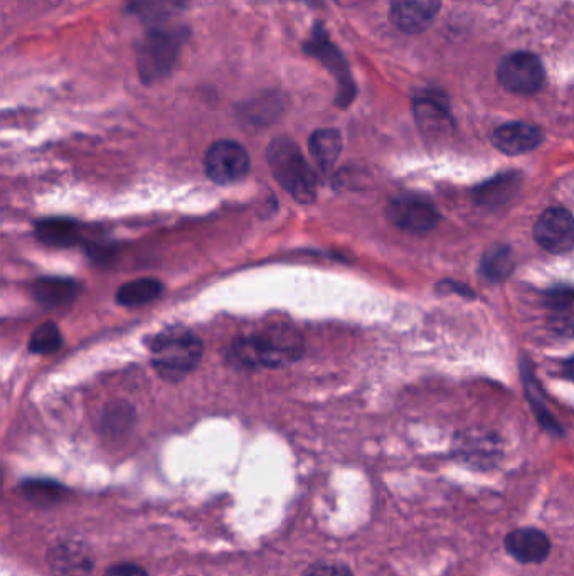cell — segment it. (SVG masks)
Returning <instances> with one entry per match:
<instances>
[{"label": "cell", "mask_w": 574, "mask_h": 576, "mask_svg": "<svg viewBox=\"0 0 574 576\" xmlns=\"http://www.w3.org/2000/svg\"><path fill=\"white\" fill-rule=\"evenodd\" d=\"M302 352L300 332L288 327H272L260 334L236 339L228 356L238 368H282L295 363Z\"/></svg>", "instance_id": "6da1fadb"}, {"label": "cell", "mask_w": 574, "mask_h": 576, "mask_svg": "<svg viewBox=\"0 0 574 576\" xmlns=\"http://www.w3.org/2000/svg\"><path fill=\"white\" fill-rule=\"evenodd\" d=\"M268 166L278 184L300 204H312L317 199V177L302 150L293 140L278 137L266 150Z\"/></svg>", "instance_id": "7a4b0ae2"}, {"label": "cell", "mask_w": 574, "mask_h": 576, "mask_svg": "<svg viewBox=\"0 0 574 576\" xmlns=\"http://www.w3.org/2000/svg\"><path fill=\"white\" fill-rule=\"evenodd\" d=\"M152 364L165 379L184 378L199 366L202 359V341L184 327H171L159 332L149 342Z\"/></svg>", "instance_id": "3957f363"}, {"label": "cell", "mask_w": 574, "mask_h": 576, "mask_svg": "<svg viewBox=\"0 0 574 576\" xmlns=\"http://www.w3.org/2000/svg\"><path fill=\"white\" fill-rule=\"evenodd\" d=\"M497 80L504 90L516 95H534L546 80L543 61L529 51H514L500 59Z\"/></svg>", "instance_id": "277c9868"}, {"label": "cell", "mask_w": 574, "mask_h": 576, "mask_svg": "<svg viewBox=\"0 0 574 576\" xmlns=\"http://www.w3.org/2000/svg\"><path fill=\"white\" fill-rule=\"evenodd\" d=\"M204 169L209 179L216 184H234L248 176L250 155L243 145L234 140H219L206 152Z\"/></svg>", "instance_id": "5b68a950"}, {"label": "cell", "mask_w": 574, "mask_h": 576, "mask_svg": "<svg viewBox=\"0 0 574 576\" xmlns=\"http://www.w3.org/2000/svg\"><path fill=\"white\" fill-rule=\"evenodd\" d=\"M534 236H536L537 243L553 255H564L573 251V214L563 208L546 209L537 219Z\"/></svg>", "instance_id": "8992f818"}, {"label": "cell", "mask_w": 574, "mask_h": 576, "mask_svg": "<svg viewBox=\"0 0 574 576\" xmlns=\"http://www.w3.org/2000/svg\"><path fill=\"white\" fill-rule=\"evenodd\" d=\"M176 58L177 39L165 32H150L139 48L140 75L145 81L159 80L171 71Z\"/></svg>", "instance_id": "52a82bcc"}, {"label": "cell", "mask_w": 574, "mask_h": 576, "mask_svg": "<svg viewBox=\"0 0 574 576\" xmlns=\"http://www.w3.org/2000/svg\"><path fill=\"white\" fill-rule=\"evenodd\" d=\"M388 216L394 226L408 233H428L438 224V213L428 199L406 194L391 201Z\"/></svg>", "instance_id": "ba28073f"}, {"label": "cell", "mask_w": 574, "mask_h": 576, "mask_svg": "<svg viewBox=\"0 0 574 576\" xmlns=\"http://www.w3.org/2000/svg\"><path fill=\"white\" fill-rule=\"evenodd\" d=\"M46 560L53 576H88L95 566L90 548L78 539L53 544Z\"/></svg>", "instance_id": "9c48e42d"}, {"label": "cell", "mask_w": 574, "mask_h": 576, "mask_svg": "<svg viewBox=\"0 0 574 576\" xmlns=\"http://www.w3.org/2000/svg\"><path fill=\"white\" fill-rule=\"evenodd\" d=\"M442 0H391L389 17L394 27L404 34H421L435 22Z\"/></svg>", "instance_id": "30bf717a"}, {"label": "cell", "mask_w": 574, "mask_h": 576, "mask_svg": "<svg viewBox=\"0 0 574 576\" xmlns=\"http://www.w3.org/2000/svg\"><path fill=\"white\" fill-rule=\"evenodd\" d=\"M505 551L524 565H539L548 560L551 553V539L541 529L521 528L507 534L504 539Z\"/></svg>", "instance_id": "8fae6325"}, {"label": "cell", "mask_w": 574, "mask_h": 576, "mask_svg": "<svg viewBox=\"0 0 574 576\" xmlns=\"http://www.w3.org/2000/svg\"><path fill=\"white\" fill-rule=\"evenodd\" d=\"M543 132L534 125L522 122L504 123L495 128L492 144L502 154L521 155L543 144Z\"/></svg>", "instance_id": "7c38bea8"}, {"label": "cell", "mask_w": 574, "mask_h": 576, "mask_svg": "<svg viewBox=\"0 0 574 576\" xmlns=\"http://www.w3.org/2000/svg\"><path fill=\"white\" fill-rule=\"evenodd\" d=\"M416 122L425 132H442L452 125L447 96L442 91L425 90L413 98Z\"/></svg>", "instance_id": "4fadbf2b"}, {"label": "cell", "mask_w": 574, "mask_h": 576, "mask_svg": "<svg viewBox=\"0 0 574 576\" xmlns=\"http://www.w3.org/2000/svg\"><path fill=\"white\" fill-rule=\"evenodd\" d=\"M34 299L48 307L70 304L80 294V285L71 278L44 277L32 283Z\"/></svg>", "instance_id": "5bb4252c"}, {"label": "cell", "mask_w": 574, "mask_h": 576, "mask_svg": "<svg viewBox=\"0 0 574 576\" xmlns=\"http://www.w3.org/2000/svg\"><path fill=\"white\" fill-rule=\"evenodd\" d=\"M36 238L46 246L68 248L80 241V226L73 219L48 218L36 223Z\"/></svg>", "instance_id": "9a60e30c"}, {"label": "cell", "mask_w": 574, "mask_h": 576, "mask_svg": "<svg viewBox=\"0 0 574 576\" xmlns=\"http://www.w3.org/2000/svg\"><path fill=\"white\" fill-rule=\"evenodd\" d=\"M310 154L320 171L329 174L342 152L341 134L334 128H322L312 134L309 140Z\"/></svg>", "instance_id": "2e32d148"}, {"label": "cell", "mask_w": 574, "mask_h": 576, "mask_svg": "<svg viewBox=\"0 0 574 576\" xmlns=\"http://www.w3.org/2000/svg\"><path fill=\"white\" fill-rule=\"evenodd\" d=\"M519 187H521V177L517 174H502L477 187L475 201L487 208H497V206L509 203L516 196Z\"/></svg>", "instance_id": "e0dca14e"}, {"label": "cell", "mask_w": 574, "mask_h": 576, "mask_svg": "<svg viewBox=\"0 0 574 576\" xmlns=\"http://www.w3.org/2000/svg\"><path fill=\"white\" fill-rule=\"evenodd\" d=\"M162 294V283L155 278H139L118 288L117 302L125 307L149 304Z\"/></svg>", "instance_id": "ac0fdd59"}, {"label": "cell", "mask_w": 574, "mask_h": 576, "mask_svg": "<svg viewBox=\"0 0 574 576\" xmlns=\"http://www.w3.org/2000/svg\"><path fill=\"white\" fill-rule=\"evenodd\" d=\"M514 267H516V262H514L511 248L505 245H494L485 251L480 272L490 282H502L511 275Z\"/></svg>", "instance_id": "d6986e66"}, {"label": "cell", "mask_w": 574, "mask_h": 576, "mask_svg": "<svg viewBox=\"0 0 574 576\" xmlns=\"http://www.w3.org/2000/svg\"><path fill=\"white\" fill-rule=\"evenodd\" d=\"M22 496L34 506L51 507L63 499L64 487L49 480H26L21 486Z\"/></svg>", "instance_id": "ffe728a7"}, {"label": "cell", "mask_w": 574, "mask_h": 576, "mask_svg": "<svg viewBox=\"0 0 574 576\" xmlns=\"http://www.w3.org/2000/svg\"><path fill=\"white\" fill-rule=\"evenodd\" d=\"M61 344H63V337L54 322H46L43 326H39L36 331L32 332L31 339H29L31 352H36L41 356L53 354L58 351Z\"/></svg>", "instance_id": "44dd1931"}, {"label": "cell", "mask_w": 574, "mask_h": 576, "mask_svg": "<svg viewBox=\"0 0 574 576\" xmlns=\"http://www.w3.org/2000/svg\"><path fill=\"white\" fill-rule=\"evenodd\" d=\"M548 304L556 312L574 310V290L571 288H554L548 294Z\"/></svg>", "instance_id": "7402d4cb"}, {"label": "cell", "mask_w": 574, "mask_h": 576, "mask_svg": "<svg viewBox=\"0 0 574 576\" xmlns=\"http://www.w3.org/2000/svg\"><path fill=\"white\" fill-rule=\"evenodd\" d=\"M302 576H354L346 565L341 563H315L303 571Z\"/></svg>", "instance_id": "603a6c76"}, {"label": "cell", "mask_w": 574, "mask_h": 576, "mask_svg": "<svg viewBox=\"0 0 574 576\" xmlns=\"http://www.w3.org/2000/svg\"><path fill=\"white\" fill-rule=\"evenodd\" d=\"M105 576H149V573L135 563H117L108 568Z\"/></svg>", "instance_id": "cb8c5ba5"}, {"label": "cell", "mask_w": 574, "mask_h": 576, "mask_svg": "<svg viewBox=\"0 0 574 576\" xmlns=\"http://www.w3.org/2000/svg\"><path fill=\"white\" fill-rule=\"evenodd\" d=\"M563 373L566 378L571 379L574 383V358L568 359V361L563 364Z\"/></svg>", "instance_id": "d4e9b609"}]
</instances>
